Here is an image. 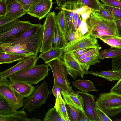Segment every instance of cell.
<instances>
[{
    "label": "cell",
    "instance_id": "e575fe53",
    "mask_svg": "<svg viewBox=\"0 0 121 121\" xmlns=\"http://www.w3.org/2000/svg\"><path fill=\"white\" fill-rule=\"evenodd\" d=\"M91 11L95 14L107 20L112 21H115L114 18L112 15L108 12L102 7L99 10H91Z\"/></svg>",
    "mask_w": 121,
    "mask_h": 121
},
{
    "label": "cell",
    "instance_id": "d4e9b609",
    "mask_svg": "<svg viewBox=\"0 0 121 121\" xmlns=\"http://www.w3.org/2000/svg\"><path fill=\"white\" fill-rule=\"evenodd\" d=\"M26 56L24 55L0 51V64H9L19 61Z\"/></svg>",
    "mask_w": 121,
    "mask_h": 121
},
{
    "label": "cell",
    "instance_id": "603a6c76",
    "mask_svg": "<svg viewBox=\"0 0 121 121\" xmlns=\"http://www.w3.org/2000/svg\"><path fill=\"white\" fill-rule=\"evenodd\" d=\"M63 53L64 50L62 48H51L43 53H41L39 57L44 61L45 64H47L55 59L60 58Z\"/></svg>",
    "mask_w": 121,
    "mask_h": 121
},
{
    "label": "cell",
    "instance_id": "ffe728a7",
    "mask_svg": "<svg viewBox=\"0 0 121 121\" xmlns=\"http://www.w3.org/2000/svg\"><path fill=\"white\" fill-rule=\"evenodd\" d=\"M10 86L23 99L30 95L35 90L32 85L23 82H11Z\"/></svg>",
    "mask_w": 121,
    "mask_h": 121
},
{
    "label": "cell",
    "instance_id": "5b68a950",
    "mask_svg": "<svg viewBox=\"0 0 121 121\" xmlns=\"http://www.w3.org/2000/svg\"><path fill=\"white\" fill-rule=\"evenodd\" d=\"M47 64L51 68L54 78V83L61 87L68 95L73 91L70 83L68 80V74L66 66L60 58L54 59Z\"/></svg>",
    "mask_w": 121,
    "mask_h": 121
},
{
    "label": "cell",
    "instance_id": "52a82bcc",
    "mask_svg": "<svg viewBox=\"0 0 121 121\" xmlns=\"http://www.w3.org/2000/svg\"><path fill=\"white\" fill-rule=\"evenodd\" d=\"M56 15L54 12L47 15L44 24V30L41 46L39 51L43 53L52 48V42L57 25Z\"/></svg>",
    "mask_w": 121,
    "mask_h": 121
},
{
    "label": "cell",
    "instance_id": "1f68e13d",
    "mask_svg": "<svg viewBox=\"0 0 121 121\" xmlns=\"http://www.w3.org/2000/svg\"><path fill=\"white\" fill-rule=\"evenodd\" d=\"M84 5L91 10H98L102 8V4L99 0H80Z\"/></svg>",
    "mask_w": 121,
    "mask_h": 121
},
{
    "label": "cell",
    "instance_id": "ab89813d",
    "mask_svg": "<svg viewBox=\"0 0 121 121\" xmlns=\"http://www.w3.org/2000/svg\"><path fill=\"white\" fill-rule=\"evenodd\" d=\"M97 121H112L111 119L104 112L99 109L97 108Z\"/></svg>",
    "mask_w": 121,
    "mask_h": 121
},
{
    "label": "cell",
    "instance_id": "f546056e",
    "mask_svg": "<svg viewBox=\"0 0 121 121\" xmlns=\"http://www.w3.org/2000/svg\"><path fill=\"white\" fill-rule=\"evenodd\" d=\"M111 47L121 48V38L118 36H106L99 39Z\"/></svg>",
    "mask_w": 121,
    "mask_h": 121
},
{
    "label": "cell",
    "instance_id": "f907efd6",
    "mask_svg": "<svg viewBox=\"0 0 121 121\" xmlns=\"http://www.w3.org/2000/svg\"><path fill=\"white\" fill-rule=\"evenodd\" d=\"M90 9L87 7L83 5L82 6L74 10L73 12L75 13L78 14L80 15L82 13Z\"/></svg>",
    "mask_w": 121,
    "mask_h": 121
},
{
    "label": "cell",
    "instance_id": "f1b7e54d",
    "mask_svg": "<svg viewBox=\"0 0 121 121\" xmlns=\"http://www.w3.org/2000/svg\"><path fill=\"white\" fill-rule=\"evenodd\" d=\"M99 52L78 61L84 70H88L90 65H94L97 63L101 62L100 60L99 59Z\"/></svg>",
    "mask_w": 121,
    "mask_h": 121
},
{
    "label": "cell",
    "instance_id": "4fadbf2b",
    "mask_svg": "<svg viewBox=\"0 0 121 121\" xmlns=\"http://www.w3.org/2000/svg\"><path fill=\"white\" fill-rule=\"evenodd\" d=\"M61 58L66 66L68 75L74 79H75L78 76L83 78V76L86 74L79 62L70 52H64Z\"/></svg>",
    "mask_w": 121,
    "mask_h": 121
},
{
    "label": "cell",
    "instance_id": "d590c367",
    "mask_svg": "<svg viewBox=\"0 0 121 121\" xmlns=\"http://www.w3.org/2000/svg\"><path fill=\"white\" fill-rule=\"evenodd\" d=\"M22 6L24 9L27 11L29 8L33 4L41 0H16Z\"/></svg>",
    "mask_w": 121,
    "mask_h": 121
},
{
    "label": "cell",
    "instance_id": "11a10c76",
    "mask_svg": "<svg viewBox=\"0 0 121 121\" xmlns=\"http://www.w3.org/2000/svg\"><path fill=\"white\" fill-rule=\"evenodd\" d=\"M87 26V23L86 21H82V24L79 28L77 30L81 31L83 29Z\"/></svg>",
    "mask_w": 121,
    "mask_h": 121
},
{
    "label": "cell",
    "instance_id": "74e56055",
    "mask_svg": "<svg viewBox=\"0 0 121 121\" xmlns=\"http://www.w3.org/2000/svg\"><path fill=\"white\" fill-rule=\"evenodd\" d=\"M12 110L6 99L2 96L0 95V111Z\"/></svg>",
    "mask_w": 121,
    "mask_h": 121
},
{
    "label": "cell",
    "instance_id": "f35d334b",
    "mask_svg": "<svg viewBox=\"0 0 121 121\" xmlns=\"http://www.w3.org/2000/svg\"><path fill=\"white\" fill-rule=\"evenodd\" d=\"M103 4L121 9V1L119 0H100Z\"/></svg>",
    "mask_w": 121,
    "mask_h": 121
},
{
    "label": "cell",
    "instance_id": "277c9868",
    "mask_svg": "<svg viewBox=\"0 0 121 121\" xmlns=\"http://www.w3.org/2000/svg\"><path fill=\"white\" fill-rule=\"evenodd\" d=\"M96 103L97 107L108 116H115L121 113V95L109 92L101 93Z\"/></svg>",
    "mask_w": 121,
    "mask_h": 121
},
{
    "label": "cell",
    "instance_id": "e0dca14e",
    "mask_svg": "<svg viewBox=\"0 0 121 121\" xmlns=\"http://www.w3.org/2000/svg\"><path fill=\"white\" fill-rule=\"evenodd\" d=\"M4 0L7 6V11L4 16L5 17L16 19L27 13V11L16 0Z\"/></svg>",
    "mask_w": 121,
    "mask_h": 121
},
{
    "label": "cell",
    "instance_id": "7c38bea8",
    "mask_svg": "<svg viewBox=\"0 0 121 121\" xmlns=\"http://www.w3.org/2000/svg\"><path fill=\"white\" fill-rule=\"evenodd\" d=\"M39 58L35 55L26 56L14 66L0 72V79L9 78L17 72L32 67L36 64Z\"/></svg>",
    "mask_w": 121,
    "mask_h": 121
},
{
    "label": "cell",
    "instance_id": "6f0895ef",
    "mask_svg": "<svg viewBox=\"0 0 121 121\" xmlns=\"http://www.w3.org/2000/svg\"><path fill=\"white\" fill-rule=\"evenodd\" d=\"M88 119L87 116L84 111L83 112L80 121H87Z\"/></svg>",
    "mask_w": 121,
    "mask_h": 121
},
{
    "label": "cell",
    "instance_id": "ee69618b",
    "mask_svg": "<svg viewBox=\"0 0 121 121\" xmlns=\"http://www.w3.org/2000/svg\"><path fill=\"white\" fill-rule=\"evenodd\" d=\"M7 6L4 0H0V17L4 16L6 13Z\"/></svg>",
    "mask_w": 121,
    "mask_h": 121
},
{
    "label": "cell",
    "instance_id": "8d00e7d4",
    "mask_svg": "<svg viewBox=\"0 0 121 121\" xmlns=\"http://www.w3.org/2000/svg\"><path fill=\"white\" fill-rule=\"evenodd\" d=\"M101 48V47L99 48H94L86 52L79 56L75 57V58L77 61H79L84 59L90 56L93 55L99 52V51Z\"/></svg>",
    "mask_w": 121,
    "mask_h": 121
},
{
    "label": "cell",
    "instance_id": "8992f818",
    "mask_svg": "<svg viewBox=\"0 0 121 121\" xmlns=\"http://www.w3.org/2000/svg\"><path fill=\"white\" fill-rule=\"evenodd\" d=\"M35 87L32 94L23 100L24 108L30 112L40 108L45 103L48 96L52 93L49 91L45 80Z\"/></svg>",
    "mask_w": 121,
    "mask_h": 121
},
{
    "label": "cell",
    "instance_id": "f6af8a7d",
    "mask_svg": "<svg viewBox=\"0 0 121 121\" xmlns=\"http://www.w3.org/2000/svg\"><path fill=\"white\" fill-rule=\"evenodd\" d=\"M81 37V31L77 30L75 32L71 30L69 35V41H72Z\"/></svg>",
    "mask_w": 121,
    "mask_h": 121
},
{
    "label": "cell",
    "instance_id": "9a60e30c",
    "mask_svg": "<svg viewBox=\"0 0 121 121\" xmlns=\"http://www.w3.org/2000/svg\"><path fill=\"white\" fill-rule=\"evenodd\" d=\"M53 4L52 0H41L31 6L27 13L40 20L49 13Z\"/></svg>",
    "mask_w": 121,
    "mask_h": 121
},
{
    "label": "cell",
    "instance_id": "83f0119b",
    "mask_svg": "<svg viewBox=\"0 0 121 121\" xmlns=\"http://www.w3.org/2000/svg\"><path fill=\"white\" fill-rule=\"evenodd\" d=\"M66 43L57 24L51 48H63Z\"/></svg>",
    "mask_w": 121,
    "mask_h": 121
},
{
    "label": "cell",
    "instance_id": "8fae6325",
    "mask_svg": "<svg viewBox=\"0 0 121 121\" xmlns=\"http://www.w3.org/2000/svg\"><path fill=\"white\" fill-rule=\"evenodd\" d=\"M98 42L96 38L86 34L77 39L68 42L62 49L67 52L88 47L100 48Z\"/></svg>",
    "mask_w": 121,
    "mask_h": 121
},
{
    "label": "cell",
    "instance_id": "5bb4252c",
    "mask_svg": "<svg viewBox=\"0 0 121 121\" xmlns=\"http://www.w3.org/2000/svg\"><path fill=\"white\" fill-rule=\"evenodd\" d=\"M75 93L82 97L83 110L88 117V121H97V107L94 96L86 92L76 91Z\"/></svg>",
    "mask_w": 121,
    "mask_h": 121
},
{
    "label": "cell",
    "instance_id": "816d5d0a",
    "mask_svg": "<svg viewBox=\"0 0 121 121\" xmlns=\"http://www.w3.org/2000/svg\"><path fill=\"white\" fill-rule=\"evenodd\" d=\"M91 12V10L90 9L81 14L82 21H86L90 17Z\"/></svg>",
    "mask_w": 121,
    "mask_h": 121
},
{
    "label": "cell",
    "instance_id": "4dcf8cb0",
    "mask_svg": "<svg viewBox=\"0 0 121 121\" xmlns=\"http://www.w3.org/2000/svg\"><path fill=\"white\" fill-rule=\"evenodd\" d=\"M102 7L112 15L114 18L115 21L121 19V9L103 4H102Z\"/></svg>",
    "mask_w": 121,
    "mask_h": 121
},
{
    "label": "cell",
    "instance_id": "680465c9",
    "mask_svg": "<svg viewBox=\"0 0 121 121\" xmlns=\"http://www.w3.org/2000/svg\"><path fill=\"white\" fill-rule=\"evenodd\" d=\"M40 119H38L35 117H34L30 119V121H41Z\"/></svg>",
    "mask_w": 121,
    "mask_h": 121
},
{
    "label": "cell",
    "instance_id": "9c48e42d",
    "mask_svg": "<svg viewBox=\"0 0 121 121\" xmlns=\"http://www.w3.org/2000/svg\"><path fill=\"white\" fill-rule=\"evenodd\" d=\"M33 25L29 21L17 19L0 26V42L25 31Z\"/></svg>",
    "mask_w": 121,
    "mask_h": 121
},
{
    "label": "cell",
    "instance_id": "4316f807",
    "mask_svg": "<svg viewBox=\"0 0 121 121\" xmlns=\"http://www.w3.org/2000/svg\"><path fill=\"white\" fill-rule=\"evenodd\" d=\"M56 21L66 44L69 41V37L63 10H61L56 15Z\"/></svg>",
    "mask_w": 121,
    "mask_h": 121
},
{
    "label": "cell",
    "instance_id": "3957f363",
    "mask_svg": "<svg viewBox=\"0 0 121 121\" xmlns=\"http://www.w3.org/2000/svg\"><path fill=\"white\" fill-rule=\"evenodd\" d=\"M43 30V24H34L25 31L0 42V48L15 44L42 41Z\"/></svg>",
    "mask_w": 121,
    "mask_h": 121
},
{
    "label": "cell",
    "instance_id": "d6a6232c",
    "mask_svg": "<svg viewBox=\"0 0 121 121\" xmlns=\"http://www.w3.org/2000/svg\"><path fill=\"white\" fill-rule=\"evenodd\" d=\"M58 104L60 110L66 121H70L68 116L65 102L61 95L58 94L57 99Z\"/></svg>",
    "mask_w": 121,
    "mask_h": 121
},
{
    "label": "cell",
    "instance_id": "d6986e66",
    "mask_svg": "<svg viewBox=\"0 0 121 121\" xmlns=\"http://www.w3.org/2000/svg\"><path fill=\"white\" fill-rule=\"evenodd\" d=\"M30 120L23 110L0 111V121H30Z\"/></svg>",
    "mask_w": 121,
    "mask_h": 121
},
{
    "label": "cell",
    "instance_id": "ba28073f",
    "mask_svg": "<svg viewBox=\"0 0 121 121\" xmlns=\"http://www.w3.org/2000/svg\"><path fill=\"white\" fill-rule=\"evenodd\" d=\"M11 83L6 78L0 79V95L6 99L12 109L17 111L23 106L24 99L10 87Z\"/></svg>",
    "mask_w": 121,
    "mask_h": 121
},
{
    "label": "cell",
    "instance_id": "ac0fdd59",
    "mask_svg": "<svg viewBox=\"0 0 121 121\" xmlns=\"http://www.w3.org/2000/svg\"><path fill=\"white\" fill-rule=\"evenodd\" d=\"M83 5L80 1L77 3H67L61 7V10H63L64 12L68 37L70 32L73 30L72 20L73 11L76 9Z\"/></svg>",
    "mask_w": 121,
    "mask_h": 121
},
{
    "label": "cell",
    "instance_id": "9f6ffc18",
    "mask_svg": "<svg viewBox=\"0 0 121 121\" xmlns=\"http://www.w3.org/2000/svg\"><path fill=\"white\" fill-rule=\"evenodd\" d=\"M88 30V28L87 26L81 31V37L83 36L87 33Z\"/></svg>",
    "mask_w": 121,
    "mask_h": 121
},
{
    "label": "cell",
    "instance_id": "484cf974",
    "mask_svg": "<svg viewBox=\"0 0 121 121\" xmlns=\"http://www.w3.org/2000/svg\"><path fill=\"white\" fill-rule=\"evenodd\" d=\"M121 56V48L111 47L109 48L101 50L99 52V60L116 58Z\"/></svg>",
    "mask_w": 121,
    "mask_h": 121
},
{
    "label": "cell",
    "instance_id": "7dc6e473",
    "mask_svg": "<svg viewBox=\"0 0 121 121\" xmlns=\"http://www.w3.org/2000/svg\"><path fill=\"white\" fill-rule=\"evenodd\" d=\"M52 91L56 99L57 98L58 94H60L61 95L62 93L63 92V90L61 87L58 86L54 83Z\"/></svg>",
    "mask_w": 121,
    "mask_h": 121
},
{
    "label": "cell",
    "instance_id": "7a4b0ae2",
    "mask_svg": "<svg viewBox=\"0 0 121 121\" xmlns=\"http://www.w3.org/2000/svg\"><path fill=\"white\" fill-rule=\"evenodd\" d=\"M50 70L47 64H36L14 73L9 78L12 83L21 82L36 84L48 76Z\"/></svg>",
    "mask_w": 121,
    "mask_h": 121
},
{
    "label": "cell",
    "instance_id": "cb8c5ba5",
    "mask_svg": "<svg viewBox=\"0 0 121 121\" xmlns=\"http://www.w3.org/2000/svg\"><path fill=\"white\" fill-rule=\"evenodd\" d=\"M72 84L76 88L83 92L97 91L91 81L85 79H78L73 82Z\"/></svg>",
    "mask_w": 121,
    "mask_h": 121
},
{
    "label": "cell",
    "instance_id": "681fc988",
    "mask_svg": "<svg viewBox=\"0 0 121 121\" xmlns=\"http://www.w3.org/2000/svg\"><path fill=\"white\" fill-rule=\"evenodd\" d=\"M15 19L9 17L4 16L0 17V26L8 23Z\"/></svg>",
    "mask_w": 121,
    "mask_h": 121
},
{
    "label": "cell",
    "instance_id": "836d02e7",
    "mask_svg": "<svg viewBox=\"0 0 121 121\" xmlns=\"http://www.w3.org/2000/svg\"><path fill=\"white\" fill-rule=\"evenodd\" d=\"M72 101L76 105L83 111V104L82 97L80 95L73 91L68 95Z\"/></svg>",
    "mask_w": 121,
    "mask_h": 121
},
{
    "label": "cell",
    "instance_id": "c3c4849f",
    "mask_svg": "<svg viewBox=\"0 0 121 121\" xmlns=\"http://www.w3.org/2000/svg\"><path fill=\"white\" fill-rule=\"evenodd\" d=\"M78 18V14L73 12V14L72 20L73 30L75 32L77 29V23Z\"/></svg>",
    "mask_w": 121,
    "mask_h": 121
},
{
    "label": "cell",
    "instance_id": "f5cc1de1",
    "mask_svg": "<svg viewBox=\"0 0 121 121\" xmlns=\"http://www.w3.org/2000/svg\"><path fill=\"white\" fill-rule=\"evenodd\" d=\"M115 22L117 27L118 37L121 38V19L115 20Z\"/></svg>",
    "mask_w": 121,
    "mask_h": 121
},
{
    "label": "cell",
    "instance_id": "30bf717a",
    "mask_svg": "<svg viewBox=\"0 0 121 121\" xmlns=\"http://www.w3.org/2000/svg\"><path fill=\"white\" fill-rule=\"evenodd\" d=\"M42 44V42H36L15 44L0 48V51L22 54L26 56H37L39 52Z\"/></svg>",
    "mask_w": 121,
    "mask_h": 121
},
{
    "label": "cell",
    "instance_id": "b9f144b4",
    "mask_svg": "<svg viewBox=\"0 0 121 121\" xmlns=\"http://www.w3.org/2000/svg\"><path fill=\"white\" fill-rule=\"evenodd\" d=\"M95 48H96L90 47L85 48L72 51L70 52L73 55L74 57H76L80 56L86 52Z\"/></svg>",
    "mask_w": 121,
    "mask_h": 121
},
{
    "label": "cell",
    "instance_id": "2e32d148",
    "mask_svg": "<svg viewBox=\"0 0 121 121\" xmlns=\"http://www.w3.org/2000/svg\"><path fill=\"white\" fill-rule=\"evenodd\" d=\"M62 95L65 102L70 121H80L83 111L76 105L68 95L64 92Z\"/></svg>",
    "mask_w": 121,
    "mask_h": 121
},
{
    "label": "cell",
    "instance_id": "db71d44e",
    "mask_svg": "<svg viewBox=\"0 0 121 121\" xmlns=\"http://www.w3.org/2000/svg\"><path fill=\"white\" fill-rule=\"evenodd\" d=\"M82 23V20L81 17L80 15L79 14H78L77 30H78L79 28L81 25Z\"/></svg>",
    "mask_w": 121,
    "mask_h": 121
},
{
    "label": "cell",
    "instance_id": "7bdbcfd3",
    "mask_svg": "<svg viewBox=\"0 0 121 121\" xmlns=\"http://www.w3.org/2000/svg\"><path fill=\"white\" fill-rule=\"evenodd\" d=\"M57 7L55 9L57 10H61V7L66 4L69 3H77L80 0H56Z\"/></svg>",
    "mask_w": 121,
    "mask_h": 121
},
{
    "label": "cell",
    "instance_id": "6da1fadb",
    "mask_svg": "<svg viewBox=\"0 0 121 121\" xmlns=\"http://www.w3.org/2000/svg\"><path fill=\"white\" fill-rule=\"evenodd\" d=\"M86 22L88 28L86 34L97 39L107 36H118L116 24L114 21L105 19L91 12Z\"/></svg>",
    "mask_w": 121,
    "mask_h": 121
},
{
    "label": "cell",
    "instance_id": "bcb514c9",
    "mask_svg": "<svg viewBox=\"0 0 121 121\" xmlns=\"http://www.w3.org/2000/svg\"><path fill=\"white\" fill-rule=\"evenodd\" d=\"M110 92L121 95V79L111 89Z\"/></svg>",
    "mask_w": 121,
    "mask_h": 121
},
{
    "label": "cell",
    "instance_id": "7402d4cb",
    "mask_svg": "<svg viewBox=\"0 0 121 121\" xmlns=\"http://www.w3.org/2000/svg\"><path fill=\"white\" fill-rule=\"evenodd\" d=\"M44 121H66L56 99L54 107L49 109L45 115Z\"/></svg>",
    "mask_w": 121,
    "mask_h": 121
},
{
    "label": "cell",
    "instance_id": "60d3db41",
    "mask_svg": "<svg viewBox=\"0 0 121 121\" xmlns=\"http://www.w3.org/2000/svg\"><path fill=\"white\" fill-rule=\"evenodd\" d=\"M112 63V69L121 71V56L113 59Z\"/></svg>",
    "mask_w": 121,
    "mask_h": 121
},
{
    "label": "cell",
    "instance_id": "44dd1931",
    "mask_svg": "<svg viewBox=\"0 0 121 121\" xmlns=\"http://www.w3.org/2000/svg\"><path fill=\"white\" fill-rule=\"evenodd\" d=\"M85 71L86 74H90L101 77L109 81H118L121 79V71L112 69L101 71H93L88 70Z\"/></svg>",
    "mask_w": 121,
    "mask_h": 121
}]
</instances>
